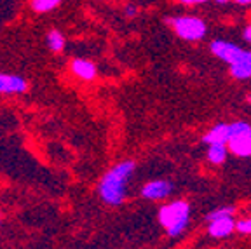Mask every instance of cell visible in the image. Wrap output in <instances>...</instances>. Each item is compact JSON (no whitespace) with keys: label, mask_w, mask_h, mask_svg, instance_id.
<instances>
[{"label":"cell","mask_w":251,"mask_h":249,"mask_svg":"<svg viewBox=\"0 0 251 249\" xmlns=\"http://www.w3.org/2000/svg\"><path fill=\"white\" fill-rule=\"evenodd\" d=\"M211 52L216 56L218 59H222L224 63H230L232 59L235 58V56L239 54V51L243 49V47H239L237 44H234V42H230V40H222V39H218V40H213L211 42Z\"/></svg>","instance_id":"7"},{"label":"cell","mask_w":251,"mask_h":249,"mask_svg":"<svg viewBox=\"0 0 251 249\" xmlns=\"http://www.w3.org/2000/svg\"><path fill=\"white\" fill-rule=\"evenodd\" d=\"M168 25L173 26L175 33L180 39L187 40V42H197L202 40L208 33V26L204 23V20L197 18V16H178V18H169Z\"/></svg>","instance_id":"3"},{"label":"cell","mask_w":251,"mask_h":249,"mask_svg":"<svg viewBox=\"0 0 251 249\" xmlns=\"http://www.w3.org/2000/svg\"><path fill=\"white\" fill-rule=\"evenodd\" d=\"M0 225H2V218H0Z\"/></svg>","instance_id":"23"},{"label":"cell","mask_w":251,"mask_h":249,"mask_svg":"<svg viewBox=\"0 0 251 249\" xmlns=\"http://www.w3.org/2000/svg\"><path fill=\"white\" fill-rule=\"evenodd\" d=\"M227 153L228 148L224 143H211L208 145V160L215 166H220L227 160Z\"/></svg>","instance_id":"12"},{"label":"cell","mask_w":251,"mask_h":249,"mask_svg":"<svg viewBox=\"0 0 251 249\" xmlns=\"http://www.w3.org/2000/svg\"><path fill=\"white\" fill-rule=\"evenodd\" d=\"M228 152L234 153L235 157H243L248 159L251 157V134H239V136H232L227 141Z\"/></svg>","instance_id":"10"},{"label":"cell","mask_w":251,"mask_h":249,"mask_svg":"<svg viewBox=\"0 0 251 249\" xmlns=\"http://www.w3.org/2000/svg\"><path fill=\"white\" fill-rule=\"evenodd\" d=\"M246 100H248V103H251V93H250V94H248V96H246Z\"/></svg>","instance_id":"22"},{"label":"cell","mask_w":251,"mask_h":249,"mask_svg":"<svg viewBox=\"0 0 251 249\" xmlns=\"http://www.w3.org/2000/svg\"><path fill=\"white\" fill-rule=\"evenodd\" d=\"M190 220V206L185 200H173L159 209V223L169 237H178L185 232Z\"/></svg>","instance_id":"2"},{"label":"cell","mask_w":251,"mask_h":249,"mask_svg":"<svg viewBox=\"0 0 251 249\" xmlns=\"http://www.w3.org/2000/svg\"><path fill=\"white\" fill-rule=\"evenodd\" d=\"M28 91V82L21 75L0 74V94H23Z\"/></svg>","instance_id":"6"},{"label":"cell","mask_w":251,"mask_h":249,"mask_svg":"<svg viewBox=\"0 0 251 249\" xmlns=\"http://www.w3.org/2000/svg\"><path fill=\"white\" fill-rule=\"evenodd\" d=\"M237 5H251V0H234Z\"/></svg>","instance_id":"20"},{"label":"cell","mask_w":251,"mask_h":249,"mask_svg":"<svg viewBox=\"0 0 251 249\" xmlns=\"http://www.w3.org/2000/svg\"><path fill=\"white\" fill-rule=\"evenodd\" d=\"M228 68H230V75L237 80L251 78V51L241 49L239 54L228 63Z\"/></svg>","instance_id":"4"},{"label":"cell","mask_w":251,"mask_h":249,"mask_svg":"<svg viewBox=\"0 0 251 249\" xmlns=\"http://www.w3.org/2000/svg\"><path fill=\"white\" fill-rule=\"evenodd\" d=\"M181 5H201V4H206L208 0H178Z\"/></svg>","instance_id":"18"},{"label":"cell","mask_w":251,"mask_h":249,"mask_svg":"<svg viewBox=\"0 0 251 249\" xmlns=\"http://www.w3.org/2000/svg\"><path fill=\"white\" fill-rule=\"evenodd\" d=\"M59 4H61V0H30L31 11L37 14H46V12L54 11Z\"/></svg>","instance_id":"14"},{"label":"cell","mask_w":251,"mask_h":249,"mask_svg":"<svg viewBox=\"0 0 251 249\" xmlns=\"http://www.w3.org/2000/svg\"><path fill=\"white\" fill-rule=\"evenodd\" d=\"M124 14H126V18H134V16H138V7H136V5H133V4L126 5Z\"/></svg>","instance_id":"17"},{"label":"cell","mask_w":251,"mask_h":249,"mask_svg":"<svg viewBox=\"0 0 251 249\" xmlns=\"http://www.w3.org/2000/svg\"><path fill=\"white\" fill-rule=\"evenodd\" d=\"M171 192L173 183H169L166 179H153V181H149L147 185H143L141 197L147 199V200H164L166 197H169Z\"/></svg>","instance_id":"5"},{"label":"cell","mask_w":251,"mask_h":249,"mask_svg":"<svg viewBox=\"0 0 251 249\" xmlns=\"http://www.w3.org/2000/svg\"><path fill=\"white\" fill-rule=\"evenodd\" d=\"M235 230H237L239 234L251 235V218H244V220H239V222H235Z\"/></svg>","instance_id":"16"},{"label":"cell","mask_w":251,"mask_h":249,"mask_svg":"<svg viewBox=\"0 0 251 249\" xmlns=\"http://www.w3.org/2000/svg\"><path fill=\"white\" fill-rule=\"evenodd\" d=\"M234 213H235V207H232V206H224V207H218V209L211 211V213H208L206 220H208V222H213V220L225 218V216H232Z\"/></svg>","instance_id":"15"},{"label":"cell","mask_w":251,"mask_h":249,"mask_svg":"<svg viewBox=\"0 0 251 249\" xmlns=\"http://www.w3.org/2000/svg\"><path fill=\"white\" fill-rule=\"evenodd\" d=\"M70 70L75 77L80 78V80H84V82L94 80L96 75H98L96 65H94L93 61H89V59H82V58L74 59V61L70 63Z\"/></svg>","instance_id":"8"},{"label":"cell","mask_w":251,"mask_h":249,"mask_svg":"<svg viewBox=\"0 0 251 249\" xmlns=\"http://www.w3.org/2000/svg\"><path fill=\"white\" fill-rule=\"evenodd\" d=\"M215 2H216V4H227L228 0H215Z\"/></svg>","instance_id":"21"},{"label":"cell","mask_w":251,"mask_h":249,"mask_svg":"<svg viewBox=\"0 0 251 249\" xmlns=\"http://www.w3.org/2000/svg\"><path fill=\"white\" fill-rule=\"evenodd\" d=\"M208 234L215 239H224L227 235H230L235 230V220L232 216H225V218H218L213 220V222H208Z\"/></svg>","instance_id":"9"},{"label":"cell","mask_w":251,"mask_h":249,"mask_svg":"<svg viewBox=\"0 0 251 249\" xmlns=\"http://www.w3.org/2000/svg\"><path fill=\"white\" fill-rule=\"evenodd\" d=\"M133 160L115 164L114 168L106 171L98 183V194L101 200L108 206H121L127 195V181L134 173Z\"/></svg>","instance_id":"1"},{"label":"cell","mask_w":251,"mask_h":249,"mask_svg":"<svg viewBox=\"0 0 251 249\" xmlns=\"http://www.w3.org/2000/svg\"><path fill=\"white\" fill-rule=\"evenodd\" d=\"M243 39L246 40L248 44H251V23L248 25L246 28H244V31H243Z\"/></svg>","instance_id":"19"},{"label":"cell","mask_w":251,"mask_h":249,"mask_svg":"<svg viewBox=\"0 0 251 249\" xmlns=\"http://www.w3.org/2000/svg\"><path fill=\"white\" fill-rule=\"evenodd\" d=\"M46 42H47V47H49L52 52H56V54L65 49V37H63V33L59 30L49 31L46 37Z\"/></svg>","instance_id":"13"},{"label":"cell","mask_w":251,"mask_h":249,"mask_svg":"<svg viewBox=\"0 0 251 249\" xmlns=\"http://www.w3.org/2000/svg\"><path fill=\"white\" fill-rule=\"evenodd\" d=\"M230 124H216L215 127L209 129L206 134L202 136V141L206 145L211 143H224L227 145V141L230 140Z\"/></svg>","instance_id":"11"}]
</instances>
